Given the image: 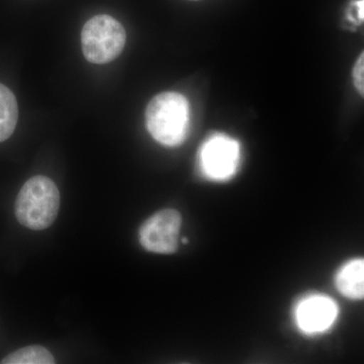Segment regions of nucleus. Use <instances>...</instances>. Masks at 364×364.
<instances>
[{
    "label": "nucleus",
    "mask_w": 364,
    "mask_h": 364,
    "mask_svg": "<svg viewBox=\"0 0 364 364\" xmlns=\"http://www.w3.org/2000/svg\"><path fill=\"white\" fill-rule=\"evenodd\" d=\"M126 30L116 18L107 14L93 16L86 21L81 33L83 55L92 64H107L116 60L126 46Z\"/></svg>",
    "instance_id": "obj_3"
},
{
    "label": "nucleus",
    "mask_w": 364,
    "mask_h": 364,
    "mask_svg": "<svg viewBox=\"0 0 364 364\" xmlns=\"http://www.w3.org/2000/svg\"><path fill=\"white\" fill-rule=\"evenodd\" d=\"M60 208V193L49 177L37 176L23 184L16 200V217L28 229L40 231L51 226Z\"/></svg>",
    "instance_id": "obj_2"
},
{
    "label": "nucleus",
    "mask_w": 364,
    "mask_h": 364,
    "mask_svg": "<svg viewBox=\"0 0 364 364\" xmlns=\"http://www.w3.org/2000/svg\"><path fill=\"white\" fill-rule=\"evenodd\" d=\"M189 1H200V0H189Z\"/></svg>",
    "instance_id": "obj_11"
},
{
    "label": "nucleus",
    "mask_w": 364,
    "mask_h": 364,
    "mask_svg": "<svg viewBox=\"0 0 364 364\" xmlns=\"http://www.w3.org/2000/svg\"><path fill=\"white\" fill-rule=\"evenodd\" d=\"M338 314V306L334 299L318 294L301 299L294 312L296 327L306 335L328 331L336 322Z\"/></svg>",
    "instance_id": "obj_6"
},
{
    "label": "nucleus",
    "mask_w": 364,
    "mask_h": 364,
    "mask_svg": "<svg viewBox=\"0 0 364 364\" xmlns=\"http://www.w3.org/2000/svg\"><path fill=\"white\" fill-rule=\"evenodd\" d=\"M18 119V107L13 91L0 83V143L11 138Z\"/></svg>",
    "instance_id": "obj_8"
},
{
    "label": "nucleus",
    "mask_w": 364,
    "mask_h": 364,
    "mask_svg": "<svg viewBox=\"0 0 364 364\" xmlns=\"http://www.w3.org/2000/svg\"><path fill=\"white\" fill-rule=\"evenodd\" d=\"M181 215L176 210H162L149 218L139 231L141 245L149 252L173 254L178 249Z\"/></svg>",
    "instance_id": "obj_5"
},
{
    "label": "nucleus",
    "mask_w": 364,
    "mask_h": 364,
    "mask_svg": "<svg viewBox=\"0 0 364 364\" xmlns=\"http://www.w3.org/2000/svg\"><path fill=\"white\" fill-rule=\"evenodd\" d=\"M363 71H364V54L360 55L358 61H356L355 66L353 68V80L354 85L358 88V92L363 95L364 91V81H363Z\"/></svg>",
    "instance_id": "obj_10"
},
{
    "label": "nucleus",
    "mask_w": 364,
    "mask_h": 364,
    "mask_svg": "<svg viewBox=\"0 0 364 364\" xmlns=\"http://www.w3.org/2000/svg\"><path fill=\"white\" fill-rule=\"evenodd\" d=\"M4 364H53L54 356L51 352L40 345L23 347L9 354L1 360Z\"/></svg>",
    "instance_id": "obj_9"
},
{
    "label": "nucleus",
    "mask_w": 364,
    "mask_h": 364,
    "mask_svg": "<svg viewBox=\"0 0 364 364\" xmlns=\"http://www.w3.org/2000/svg\"><path fill=\"white\" fill-rule=\"evenodd\" d=\"M240 159V144L224 134L208 136L198 152L200 172L212 181L231 179L238 171Z\"/></svg>",
    "instance_id": "obj_4"
},
{
    "label": "nucleus",
    "mask_w": 364,
    "mask_h": 364,
    "mask_svg": "<svg viewBox=\"0 0 364 364\" xmlns=\"http://www.w3.org/2000/svg\"><path fill=\"white\" fill-rule=\"evenodd\" d=\"M335 284L339 293L346 298L363 299L364 261L363 258H356L345 263L337 272Z\"/></svg>",
    "instance_id": "obj_7"
},
{
    "label": "nucleus",
    "mask_w": 364,
    "mask_h": 364,
    "mask_svg": "<svg viewBox=\"0 0 364 364\" xmlns=\"http://www.w3.org/2000/svg\"><path fill=\"white\" fill-rule=\"evenodd\" d=\"M146 126L155 141L177 147L188 138L191 128L188 100L178 92H162L146 109Z\"/></svg>",
    "instance_id": "obj_1"
}]
</instances>
